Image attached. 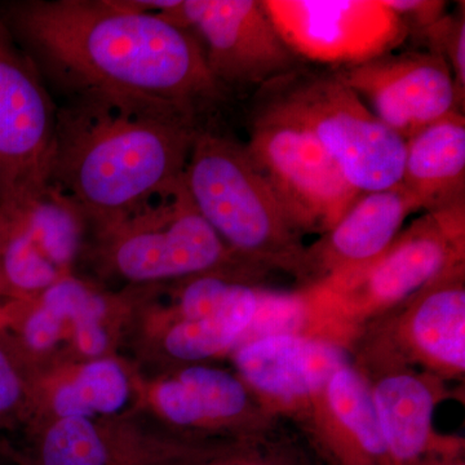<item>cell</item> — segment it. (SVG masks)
<instances>
[{"label": "cell", "mask_w": 465, "mask_h": 465, "mask_svg": "<svg viewBox=\"0 0 465 465\" xmlns=\"http://www.w3.org/2000/svg\"><path fill=\"white\" fill-rule=\"evenodd\" d=\"M5 24L74 85L164 104L198 115L223 99L200 42L134 0H35L8 8Z\"/></svg>", "instance_id": "cell-1"}, {"label": "cell", "mask_w": 465, "mask_h": 465, "mask_svg": "<svg viewBox=\"0 0 465 465\" xmlns=\"http://www.w3.org/2000/svg\"><path fill=\"white\" fill-rule=\"evenodd\" d=\"M200 131L176 106L79 94L57 112L50 183L100 228L179 185Z\"/></svg>", "instance_id": "cell-2"}, {"label": "cell", "mask_w": 465, "mask_h": 465, "mask_svg": "<svg viewBox=\"0 0 465 465\" xmlns=\"http://www.w3.org/2000/svg\"><path fill=\"white\" fill-rule=\"evenodd\" d=\"M183 185L240 262L260 274H298L307 246L246 145L211 131L195 137Z\"/></svg>", "instance_id": "cell-3"}, {"label": "cell", "mask_w": 465, "mask_h": 465, "mask_svg": "<svg viewBox=\"0 0 465 465\" xmlns=\"http://www.w3.org/2000/svg\"><path fill=\"white\" fill-rule=\"evenodd\" d=\"M464 269L465 202H461L425 211L361 273L308 290L324 323L351 347L369 324Z\"/></svg>", "instance_id": "cell-4"}, {"label": "cell", "mask_w": 465, "mask_h": 465, "mask_svg": "<svg viewBox=\"0 0 465 465\" xmlns=\"http://www.w3.org/2000/svg\"><path fill=\"white\" fill-rule=\"evenodd\" d=\"M256 106L304 128L360 194L401 183L405 140L382 124L335 70L304 64L260 88Z\"/></svg>", "instance_id": "cell-5"}, {"label": "cell", "mask_w": 465, "mask_h": 465, "mask_svg": "<svg viewBox=\"0 0 465 465\" xmlns=\"http://www.w3.org/2000/svg\"><path fill=\"white\" fill-rule=\"evenodd\" d=\"M108 262L130 282L154 284L208 273L262 275L225 246L183 182L115 222L100 226Z\"/></svg>", "instance_id": "cell-6"}, {"label": "cell", "mask_w": 465, "mask_h": 465, "mask_svg": "<svg viewBox=\"0 0 465 465\" xmlns=\"http://www.w3.org/2000/svg\"><path fill=\"white\" fill-rule=\"evenodd\" d=\"M189 30L223 88L264 87L304 65L287 47L259 0H136Z\"/></svg>", "instance_id": "cell-7"}, {"label": "cell", "mask_w": 465, "mask_h": 465, "mask_svg": "<svg viewBox=\"0 0 465 465\" xmlns=\"http://www.w3.org/2000/svg\"><path fill=\"white\" fill-rule=\"evenodd\" d=\"M244 145L304 234L329 231L361 195L313 136L278 113L255 106Z\"/></svg>", "instance_id": "cell-8"}, {"label": "cell", "mask_w": 465, "mask_h": 465, "mask_svg": "<svg viewBox=\"0 0 465 465\" xmlns=\"http://www.w3.org/2000/svg\"><path fill=\"white\" fill-rule=\"evenodd\" d=\"M57 112L38 73L0 18V207L50 185Z\"/></svg>", "instance_id": "cell-9"}, {"label": "cell", "mask_w": 465, "mask_h": 465, "mask_svg": "<svg viewBox=\"0 0 465 465\" xmlns=\"http://www.w3.org/2000/svg\"><path fill=\"white\" fill-rule=\"evenodd\" d=\"M302 61L342 69L391 54L409 38L382 0H260Z\"/></svg>", "instance_id": "cell-10"}, {"label": "cell", "mask_w": 465, "mask_h": 465, "mask_svg": "<svg viewBox=\"0 0 465 465\" xmlns=\"http://www.w3.org/2000/svg\"><path fill=\"white\" fill-rule=\"evenodd\" d=\"M146 402L173 436L193 440H268L277 420L240 376L207 363L177 366L150 382Z\"/></svg>", "instance_id": "cell-11"}, {"label": "cell", "mask_w": 465, "mask_h": 465, "mask_svg": "<svg viewBox=\"0 0 465 465\" xmlns=\"http://www.w3.org/2000/svg\"><path fill=\"white\" fill-rule=\"evenodd\" d=\"M235 374L274 419L307 418L327 382L353 361L344 342L313 333H282L243 342L232 349Z\"/></svg>", "instance_id": "cell-12"}, {"label": "cell", "mask_w": 465, "mask_h": 465, "mask_svg": "<svg viewBox=\"0 0 465 465\" xmlns=\"http://www.w3.org/2000/svg\"><path fill=\"white\" fill-rule=\"evenodd\" d=\"M351 353L369 382L391 464L419 465L430 458L464 452L463 440L434 430L442 381L370 345L357 342Z\"/></svg>", "instance_id": "cell-13"}, {"label": "cell", "mask_w": 465, "mask_h": 465, "mask_svg": "<svg viewBox=\"0 0 465 465\" xmlns=\"http://www.w3.org/2000/svg\"><path fill=\"white\" fill-rule=\"evenodd\" d=\"M356 342L410 363L440 381L465 374V269L448 275L369 324Z\"/></svg>", "instance_id": "cell-14"}, {"label": "cell", "mask_w": 465, "mask_h": 465, "mask_svg": "<svg viewBox=\"0 0 465 465\" xmlns=\"http://www.w3.org/2000/svg\"><path fill=\"white\" fill-rule=\"evenodd\" d=\"M401 139L459 110L451 70L428 51L391 52L360 65L333 69Z\"/></svg>", "instance_id": "cell-15"}, {"label": "cell", "mask_w": 465, "mask_h": 465, "mask_svg": "<svg viewBox=\"0 0 465 465\" xmlns=\"http://www.w3.org/2000/svg\"><path fill=\"white\" fill-rule=\"evenodd\" d=\"M33 454L25 465H183L207 442L143 432L113 419L67 418L32 427Z\"/></svg>", "instance_id": "cell-16"}, {"label": "cell", "mask_w": 465, "mask_h": 465, "mask_svg": "<svg viewBox=\"0 0 465 465\" xmlns=\"http://www.w3.org/2000/svg\"><path fill=\"white\" fill-rule=\"evenodd\" d=\"M416 211L420 206L401 183L361 194L332 228L305 249L295 275L300 289L347 280L365 271L387 252Z\"/></svg>", "instance_id": "cell-17"}, {"label": "cell", "mask_w": 465, "mask_h": 465, "mask_svg": "<svg viewBox=\"0 0 465 465\" xmlns=\"http://www.w3.org/2000/svg\"><path fill=\"white\" fill-rule=\"evenodd\" d=\"M300 430L323 465H393L369 382L354 361L331 376Z\"/></svg>", "instance_id": "cell-18"}, {"label": "cell", "mask_w": 465, "mask_h": 465, "mask_svg": "<svg viewBox=\"0 0 465 465\" xmlns=\"http://www.w3.org/2000/svg\"><path fill=\"white\" fill-rule=\"evenodd\" d=\"M134 391L136 381L115 356L65 363L57 379H42L30 428L57 419L119 418Z\"/></svg>", "instance_id": "cell-19"}, {"label": "cell", "mask_w": 465, "mask_h": 465, "mask_svg": "<svg viewBox=\"0 0 465 465\" xmlns=\"http://www.w3.org/2000/svg\"><path fill=\"white\" fill-rule=\"evenodd\" d=\"M262 289L253 281L235 278L213 314L198 320L154 318L150 336L162 356L176 367L231 354L252 322Z\"/></svg>", "instance_id": "cell-20"}, {"label": "cell", "mask_w": 465, "mask_h": 465, "mask_svg": "<svg viewBox=\"0 0 465 465\" xmlns=\"http://www.w3.org/2000/svg\"><path fill=\"white\" fill-rule=\"evenodd\" d=\"M401 183L421 211L465 202V116L450 113L406 142Z\"/></svg>", "instance_id": "cell-21"}, {"label": "cell", "mask_w": 465, "mask_h": 465, "mask_svg": "<svg viewBox=\"0 0 465 465\" xmlns=\"http://www.w3.org/2000/svg\"><path fill=\"white\" fill-rule=\"evenodd\" d=\"M0 211L16 216L52 264L64 274H72L85 219L74 202L50 183L26 203L0 207Z\"/></svg>", "instance_id": "cell-22"}, {"label": "cell", "mask_w": 465, "mask_h": 465, "mask_svg": "<svg viewBox=\"0 0 465 465\" xmlns=\"http://www.w3.org/2000/svg\"><path fill=\"white\" fill-rule=\"evenodd\" d=\"M0 266L14 299L36 295L67 275L42 252L23 223L3 211H0Z\"/></svg>", "instance_id": "cell-23"}, {"label": "cell", "mask_w": 465, "mask_h": 465, "mask_svg": "<svg viewBox=\"0 0 465 465\" xmlns=\"http://www.w3.org/2000/svg\"><path fill=\"white\" fill-rule=\"evenodd\" d=\"M41 381L42 371L0 331V430L33 423Z\"/></svg>", "instance_id": "cell-24"}, {"label": "cell", "mask_w": 465, "mask_h": 465, "mask_svg": "<svg viewBox=\"0 0 465 465\" xmlns=\"http://www.w3.org/2000/svg\"><path fill=\"white\" fill-rule=\"evenodd\" d=\"M185 465H308L291 446L273 440L223 442Z\"/></svg>", "instance_id": "cell-25"}, {"label": "cell", "mask_w": 465, "mask_h": 465, "mask_svg": "<svg viewBox=\"0 0 465 465\" xmlns=\"http://www.w3.org/2000/svg\"><path fill=\"white\" fill-rule=\"evenodd\" d=\"M428 52L442 57L451 70L458 105H465V11L461 3L454 14H448L420 36Z\"/></svg>", "instance_id": "cell-26"}, {"label": "cell", "mask_w": 465, "mask_h": 465, "mask_svg": "<svg viewBox=\"0 0 465 465\" xmlns=\"http://www.w3.org/2000/svg\"><path fill=\"white\" fill-rule=\"evenodd\" d=\"M402 21L410 35H421L448 15V2L440 0H382Z\"/></svg>", "instance_id": "cell-27"}, {"label": "cell", "mask_w": 465, "mask_h": 465, "mask_svg": "<svg viewBox=\"0 0 465 465\" xmlns=\"http://www.w3.org/2000/svg\"><path fill=\"white\" fill-rule=\"evenodd\" d=\"M419 465H465L464 452H455V454L440 455L427 459Z\"/></svg>", "instance_id": "cell-28"}, {"label": "cell", "mask_w": 465, "mask_h": 465, "mask_svg": "<svg viewBox=\"0 0 465 465\" xmlns=\"http://www.w3.org/2000/svg\"><path fill=\"white\" fill-rule=\"evenodd\" d=\"M2 299H14V295H12L8 284L5 283V277H3L2 273V266H0V300Z\"/></svg>", "instance_id": "cell-29"}]
</instances>
